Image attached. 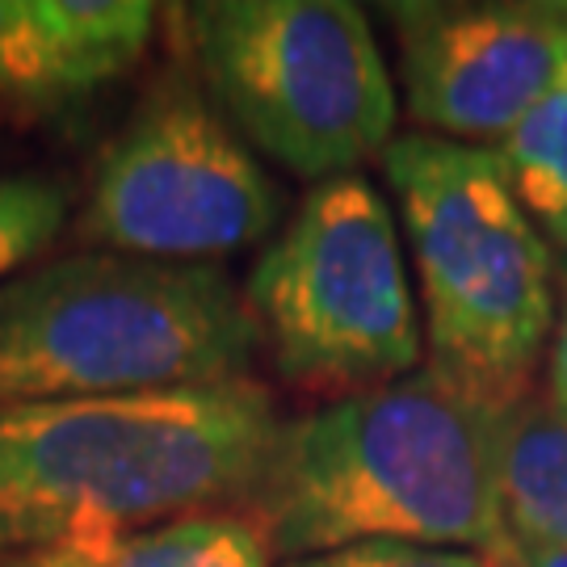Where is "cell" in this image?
<instances>
[{"instance_id": "6da1fadb", "label": "cell", "mask_w": 567, "mask_h": 567, "mask_svg": "<svg viewBox=\"0 0 567 567\" xmlns=\"http://www.w3.org/2000/svg\"><path fill=\"white\" fill-rule=\"evenodd\" d=\"M240 508L274 555L358 543L505 555L496 408L433 365L282 421Z\"/></svg>"}, {"instance_id": "7a4b0ae2", "label": "cell", "mask_w": 567, "mask_h": 567, "mask_svg": "<svg viewBox=\"0 0 567 567\" xmlns=\"http://www.w3.org/2000/svg\"><path fill=\"white\" fill-rule=\"evenodd\" d=\"M248 379L0 404V550H60L244 501L278 437Z\"/></svg>"}, {"instance_id": "3957f363", "label": "cell", "mask_w": 567, "mask_h": 567, "mask_svg": "<svg viewBox=\"0 0 567 567\" xmlns=\"http://www.w3.org/2000/svg\"><path fill=\"white\" fill-rule=\"evenodd\" d=\"M252 344L248 303L215 265L81 252L0 282V404L231 383Z\"/></svg>"}, {"instance_id": "277c9868", "label": "cell", "mask_w": 567, "mask_h": 567, "mask_svg": "<svg viewBox=\"0 0 567 567\" xmlns=\"http://www.w3.org/2000/svg\"><path fill=\"white\" fill-rule=\"evenodd\" d=\"M386 185L425 303L429 365L480 404L538 386L555 320L559 265L496 147L400 135L383 152Z\"/></svg>"}, {"instance_id": "5b68a950", "label": "cell", "mask_w": 567, "mask_h": 567, "mask_svg": "<svg viewBox=\"0 0 567 567\" xmlns=\"http://www.w3.org/2000/svg\"><path fill=\"white\" fill-rule=\"evenodd\" d=\"M215 105L303 182L353 177L391 147L400 97L349 0H203L177 9Z\"/></svg>"}, {"instance_id": "8992f818", "label": "cell", "mask_w": 567, "mask_h": 567, "mask_svg": "<svg viewBox=\"0 0 567 567\" xmlns=\"http://www.w3.org/2000/svg\"><path fill=\"white\" fill-rule=\"evenodd\" d=\"M244 303L286 383L358 395L421 370V316L386 198L365 177L307 189L257 257Z\"/></svg>"}, {"instance_id": "52a82bcc", "label": "cell", "mask_w": 567, "mask_h": 567, "mask_svg": "<svg viewBox=\"0 0 567 567\" xmlns=\"http://www.w3.org/2000/svg\"><path fill=\"white\" fill-rule=\"evenodd\" d=\"M282 194L185 76L161 81L97 161L81 231L122 257L203 265L265 240Z\"/></svg>"}, {"instance_id": "ba28073f", "label": "cell", "mask_w": 567, "mask_h": 567, "mask_svg": "<svg viewBox=\"0 0 567 567\" xmlns=\"http://www.w3.org/2000/svg\"><path fill=\"white\" fill-rule=\"evenodd\" d=\"M421 135L501 147L567 60V0L383 4Z\"/></svg>"}, {"instance_id": "9c48e42d", "label": "cell", "mask_w": 567, "mask_h": 567, "mask_svg": "<svg viewBox=\"0 0 567 567\" xmlns=\"http://www.w3.org/2000/svg\"><path fill=\"white\" fill-rule=\"evenodd\" d=\"M156 4L9 0L0 30V102L51 110L122 76L147 51Z\"/></svg>"}, {"instance_id": "30bf717a", "label": "cell", "mask_w": 567, "mask_h": 567, "mask_svg": "<svg viewBox=\"0 0 567 567\" xmlns=\"http://www.w3.org/2000/svg\"><path fill=\"white\" fill-rule=\"evenodd\" d=\"M496 484L508 547H567V416L547 383L496 412Z\"/></svg>"}, {"instance_id": "8fae6325", "label": "cell", "mask_w": 567, "mask_h": 567, "mask_svg": "<svg viewBox=\"0 0 567 567\" xmlns=\"http://www.w3.org/2000/svg\"><path fill=\"white\" fill-rule=\"evenodd\" d=\"M47 567H274V550L244 508H203L161 526L39 550Z\"/></svg>"}, {"instance_id": "7c38bea8", "label": "cell", "mask_w": 567, "mask_h": 567, "mask_svg": "<svg viewBox=\"0 0 567 567\" xmlns=\"http://www.w3.org/2000/svg\"><path fill=\"white\" fill-rule=\"evenodd\" d=\"M496 152L534 224L567 252V60Z\"/></svg>"}, {"instance_id": "4fadbf2b", "label": "cell", "mask_w": 567, "mask_h": 567, "mask_svg": "<svg viewBox=\"0 0 567 567\" xmlns=\"http://www.w3.org/2000/svg\"><path fill=\"white\" fill-rule=\"evenodd\" d=\"M68 219V198L51 177L13 173L0 177V282L25 274L55 244Z\"/></svg>"}, {"instance_id": "5bb4252c", "label": "cell", "mask_w": 567, "mask_h": 567, "mask_svg": "<svg viewBox=\"0 0 567 567\" xmlns=\"http://www.w3.org/2000/svg\"><path fill=\"white\" fill-rule=\"evenodd\" d=\"M282 567H505V555L454 550V547H416V543H358V547L290 559Z\"/></svg>"}, {"instance_id": "9a60e30c", "label": "cell", "mask_w": 567, "mask_h": 567, "mask_svg": "<svg viewBox=\"0 0 567 567\" xmlns=\"http://www.w3.org/2000/svg\"><path fill=\"white\" fill-rule=\"evenodd\" d=\"M547 395L567 416V265L559 269V320L547 349Z\"/></svg>"}, {"instance_id": "2e32d148", "label": "cell", "mask_w": 567, "mask_h": 567, "mask_svg": "<svg viewBox=\"0 0 567 567\" xmlns=\"http://www.w3.org/2000/svg\"><path fill=\"white\" fill-rule=\"evenodd\" d=\"M505 567H567V547H508Z\"/></svg>"}, {"instance_id": "e0dca14e", "label": "cell", "mask_w": 567, "mask_h": 567, "mask_svg": "<svg viewBox=\"0 0 567 567\" xmlns=\"http://www.w3.org/2000/svg\"><path fill=\"white\" fill-rule=\"evenodd\" d=\"M0 567H47V564L34 559V555H21V559H9V564H0Z\"/></svg>"}, {"instance_id": "ac0fdd59", "label": "cell", "mask_w": 567, "mask_h": 567, "mask_svg": "<svg viewBox=\"0 0 567 567\" xmlns=\"http://www.w3.org/2000/svg\"><path fill=\"white\" fill-rule=\"evenodd\" d=\"M4 18H9V0H0V30H4Z\"/></svg>"}]
</instances>
